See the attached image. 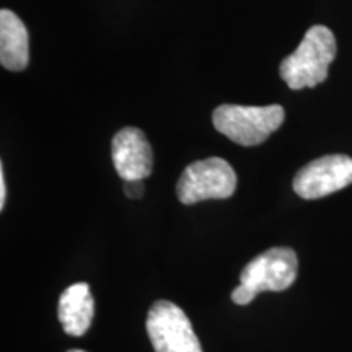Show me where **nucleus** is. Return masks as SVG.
Listing matches in <instances>:
<instances>
[{"mask_svg":"<svg viewBox=\"0 0 352 352\" xmlns=\"http://www.w3.org/2000/svg\"><path fill=\"white\" fill-rule=\"evenodd\" d=\"M336 50V38L331 30L323 25L311 26L297 50L280 63V78L292 90L320 85L327 80Z\"/></svg>","mask_w":352,"mask_h":352,"instance_id":"obj_1","label":"nucleus"},{"mask_svg":"<svg viewBox=\"0 0 352 352\" xmlns=\"http://www.w3.org/2000/svg\"><path fill=\"white\" fill-rule=\"evenodd\" d=\"M285 111L280 104L270 107H241L220 104L212 113V124L232 142L253 147L266 140L283 126Z\"/></svg>","mask_w":352,"mask_h":352,"instance_id":"obj_2","label":"nucleus"},{"mask_svg":"<svg viewBox=\"0 0 352 352\" xmlns=\"http://www.w3.org/2000/svg\"><path fill=\"white\" fill-rule=\"evenodd\" d=\"M236 189L232 165L220 157H210L188 165L176 183L179 202L191 206L208 199H227Z\"/></svg>","mask_w":352,"mask_h":352,"instance_id":"obj_3","label":"nucleus"},{"mask_svg":"<svg viewBox=\"0 0 352 352\" xmlns=\"http://www.w3.org/2000/svg\"><path fill=\"white\" fill-rule=\"evenodd\" d=\"M145 327L155 352H202L191 321L173 302L153 303Z\"/></svg>","mask_w":352,"mask_h":352,"instance_id":"obj_4","label":"nucleus"},{"mask_svg":"<svg viewBox=\"0 0 352 352\" xmlns=\"http://www.w3.org/2000/svg\"><path fill=\"white\" fill-rule=\"evenodd\" d=\"M298 259L290 248H271L258 254L245 266L240 274V284L246 285L254 294L283 292L296 283Z\"/></svg>","mask_w":352,"mask_h":352,"instance_id":"obj_5","label":"nucleus"},{"mask_svg":"<svg viewBox=\"0 0 352 352\" xmlns=\"http://www.w3.org/2000/svg\"><path fill=\"white\" fill-rule=\"evenodd\" d=\"M352 184V158L324 155L303 166L294 178V191L302 199H320Z\"/></svg>","mask_w":352,"mask_h":352,"instance_id":"obj_6","label":"nucleus"},{"mask_svg":"<svg viewBox=\"0 0 352 352\" xmlns=\"http://www.w3.org/2000/svg\"><path fill=\"white\" fill-rule=\"evenodd\" d=\"M111 157L114 168L124 182L145 179L152 175V147L138 127H124L114 135Z\"/></svg>","mask_w":352,"mask_h":352,"instance_id":"obj_7","label":"nucleus"},{"mask_svg":"<svg viewBox=\"0 0 352 352\" xmlns=\"http://www.w3.org/2000/svg\"><path fill=\"white\" fill-rule=\"evenodd\" d=\"M94 315L95 300L88 284L78 283L64 290L59 298L57 316L69 336H83L90 329Z\"/></svg>","mask_w":352,"mask_h":352,"instance_id":"obj_8","label":"nucleus"},{"mask_svg":"<svg viewBox=\"0 0 352 352\" xmlns=\"http://www.w3.org/2000/svg\"><path fill=\"white\" fill-rule=\"evenodd\" d=\"M30 63V36L23 21L12 10H0V64L12 72L25 70Z\"/></svg>","mask_w":352,"mask_h":352,"instance_id":"obj_9","label":"nucleus"},{"mask_svg":"<svg viewBox=\"0 0 352 352\" xmlns=\"http://www.w3.org/2000/svg\"><path fill=\"white\" fill-rule=\"evenodd\" d=\"M254 297H256V294L243 284H240L239 287L232 292V300L235 302L236 305H248V303H252V300H254Z\"/></svg>","mask_w":352,"mask_h":352,"instance_id":"obj_10","label":"nucleus"},{"mask_svg":"<svg viewBox=\"0 0 352 352\" xmlns=\"http://www.w3.org/2000/svg\"><path fill=\"white\" fill-rule=\"evenodd\" d=\"M144 179H131V182H124V192L131 199H139L144 195Z\"/></svg>","mask_w":352,"mask_h":352,"instance_id":"obj_11","label":"nucleus"},{"mask_svg":"<svg viewBox=\"0 0 352 352\" xmlns=\"http://www.w3.org/2000/svg\"><path fill=\"white\" fill-rule=\"evenodd\" d=\"M7 188H6V175H3V166L0 165V209L6 208Z\"/></svg>","mask_w":352,"mask_h":352,"instance_id":"obj_12","label":"nucleus"},{"mask_svg":"<svg viewBox=\"0 0 352 352\" xmlns=\"http://www.w3.org/2000/svg\"><path fill=\"white\" fill-rule=\"evenodd\" d=\"M69 352H85V351H80V349H72V351H69Z\"/></svg>","mask_w":352,"mask_h":352,"instance_id":"obj_13","label":"nucleus"}]
</instances>
